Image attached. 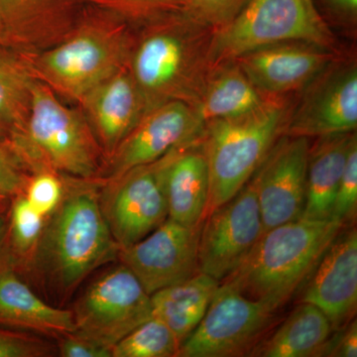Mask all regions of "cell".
<instances>
[{
	"instance_id": "35",
	"label": "cell",
	"mask_w": 357,
	"mask_h": 357,
	"mask_svg": "<svg viewBox=\"0 0 357 357\" xmlns=\"http://www.w3.org/2000/svg\"><path fill=\"white\" fill-rule=\"evenodd\" d=\"M321 356H357L356 319H352L344 328L335 331V335H331L321 351Z\"/></svg>"
},
{
	"instance_id": "15",
	"label": "cell",
	"mask_w": 357,
	"mask_h": 357,
	"mask_svg": "<svg viewBox=\"0 0 357 357\" xmlns=\"http://www.w3.org/2000/svg\"><path fill=\"white\" fill-rule=\"evenodd\" d=\"M309 149V138L281 136L253 175L263 234L303 218Z\"/></svg>"
},
{
	"instance_id": "32",
	"label": "cell",
	"mask_w": 357,
	"mask_h": 357,
	"mask_svg": "<svg viewBox=\"0 0 357 357\" xmlns=\"http://www.w3.org/2000/svg\"><path fill=\"white\" fill-rule=\"evenodd\" d=\"M357 210V138H352L347 162L338 184L332 218L347 225L356 220Z\"/></svg>"
},
{
	"instance_id": "8",
	"label": "cell",
	"mask_w": 357,
	"mask_h": 357,
	"mask_svg": "<svg viewBox=\"0 0 357 357\" xmlns=\"http://www.w3.org/2000/svg\"><path fill=\"white\" fill-rule=\"evenodd\" d=\"M278 312L220 282L203 319L181 345L177 356H249L274 330Z\"/></svg>"
},
{
	"instance_id": "14",
	"label": "cell",
	"mask_w": 357,
	"mask_h": 357,
	"mask_svg": "<svg viewBox=\"0 0 357 357\" xmlns=\"http://www.w3.org/2000/svg\"><path fill=\"white\" fill-rule=\"evenodd\" d=\"M202 225L185 227L167 218L144 238L119 250L122 264L135 275L150 296L188 280L199 272Z\"/></svg>"
},
{
	"instance_id": "19",
	"label": "cell",
	"mask_w": 357,
	"mask_h": 357,
	"mask_svg": "<svg viewBox=\"0 0 357 357\" xmlns=\"http://www.w3.org/2000/svg\"><path fill=\"white\" fill-rule=\"evenodd\" d=\"M77 105L95 133L105 161L147 112L128 66L89 91Z\"/></svg>"
},
{
	"instance_id": "18",
	"label": "cell",
	"mask_w": 357,
	"mask_h": 357,
	"mask_svg": "<svg viewBox=\"0 0 357 357\" xmlns=\"http://www.w3.org/2000/svg\"><path fill=\"white\" fill-rule=\"evenodd\" d=\"M89 0H0L6 46L33 55L57 44L70 31Z\"/></svg>"
},
{
	"instance_id": "27",
	"label": "cell",
	"mask_w": 357,
	"mask_h": 357,
	"mask_svg": "<svg viewBox=\"0 0 357 357\" xmlns=\"http://www.w3.org/2000/svg\"><path fill=\"white\" fill-rule=\"evenodd\" d=\"M180 347L168 326L153 317L119 340L112 354V357H174Z\"/></svg>"
},
{
	"instance_id": "37",
	"label": "cell",
	"mask_w": 357,
	"mask_h": 357,
	"mask_svg": "<svg viewBox=\"0 0 357 357\" xmlns=\"http://www.w3.org/2000/svg\"><path fill=\"white\" fill-rule=\"evenodd\" d=\"M18 266L17 259L11 248L9 239L8 208L0 213V275L6 270Z\"/></svg>"
},
{
	"instance_id": "28",
	"label": "cell",
	"mask_w": 357,
	"mask_h": 357,
	"mask_svg": "<svg viewBox=\"0 0 357 357\" xmlns=\"http://www.w3.org/2000/svg\"><path fill=\"white\" fill-rule=\"evenodd\" d=\"M8 218L11 248L20 265L31 260L43 234L47 218L35 210L23 195L13 199Z\"/></svg>"
},
{
	"instance_id": "26",
	"label": "cell",
	"mask_w": 357,
	"mask_h": 357,
	"mask_svg": "<svg viewBox=\"0 0 357 357\" xmlns=\"http://www.w3.org/2000/svg\"><path fill=\"white\" fill-rule=\"evenodd\" d=\"M37 81L26 54L0 45V142L24 126Z\"/></svg>"
},
{
	"instance_id": "29",
	"label": "cell",
	"mask_w": 357,
	"mask_h": 357,
	"mask_svg": "<svg viewBox=\"0 0 357 357\" xmlns=\"http://www.w3.org/2000/svg\"><path fill=\"white\" fill-rule=\"evenodd\" d=\"M89 3L130 25H141L164 14L180 10V0H89Z\"/></svg>"
},
{
	"instance_id": "24",
	"label": "cell",
	"mask_w": 357,
	"mask_h": 357,
	"mask_svg": "<svg viewBox=\"0 0 357 357\" xmlns=\"http://www.w3.org/2000/svg\"><path fill=\"white\" fill-rule=\"evenodd\" d=\"M333 333L328 317L318 307L299 303L290 316L268 333L249 356H321Z\"/></svg>"
},
{
	"instance_id": "1",
	"label": "cell",
	"mask_w": 357,
	"mask_h": 357,
	"mask_svg": "<svg viewBox=\"0 0 357 357\" xmlns=\"http://www.w3.org/2000/svg\"><path fill=\"white\" fill-rule=\"evenodd\" d=\"M134 35L128 69L148 110L171 102L196 109L211 70L213 30L180 10L143 23Z\"/></svg>"
},
{
	"instance_id": "30",
	"label": "cell",
	"mask_w": 357,
	"mask_h": 357,
	"mask_svg": "<svg viewBox=\"0 0 357 357\" xmlns=\"http://www.w3.org/2000/svg\"><path fill=\"white\" fill-rule=\"evenodd\" d=\"M63 174L52 170H40L30 174L26 184V199L35 210L48 218L55 211L64 198L66 181Z\"/></svg>"
},
{
	"instance_id": "23",
	"label": "cell",
	"mask_w": 357,
	"mask_h": 357,
	"mask_svg": "<svg viewBox=\"0 0 357 357\" xmlns=\"http://www.w3.org/2000/svg\"><path fill=\"white\" fill-rule=\"evenodd\" d=\"M272 98L258 89L236 61H229L211 68L196 110L204 123L236 119L261 109Z\"/></svg>"
},
{
	"instance_id": "13",
	"label": "cell",
	"mask_w": 357,
	"mask_h": 357,
	"mask_svg": "<svg viewBox=\"0 0 357 357\" xmlns=\"http://www.w3.org/2000/svg\"><path fill=\"white\" fill-rule=\"evenodd\" d=\"M204 121L195 107L171 102L148 110L114 153L105 159L102 180L119 177L162 157L203 133Z\"/></svg>"
},
{
	"instance_id": "7",
	"label": "cell",
	"mask_w": 357,
	"mask_h": 357,
	"mask_svg": "<svg viewBox=\"0 0 357 357\" xmlns=\"http://www.w3.org/2000/svg\"><path fill=\"white\" fill-rule=\"evenodd\" d=\"M290 41L337 51L335 35L314 0H248L234 20L213 32L211 67L260 47Z\"/></svg>"
},
{
	"instance_id": "25",
	"label": "cell",
	"mask_w": 357,
	"mask_h": 357,
	"mask_svg": "<svg viewBox=\"0 0 357 357\" xmlns=\"http://www.w3.org/2000/svg\"><path fill=\"white\" fill-rule=\"evenodd\" d=\"M220 282L198 272L184 282L151 295L153 317L172 331L182 345L203 319Z\"/></svg>"
},
{
	"instance_id": "5",
	"label": "cell",
	"mask_w": 357,
	"mask_h": 357,
	"mask_svg": "<svg viewBox=\"0 0 357 357\" xmlns=\"http://www.w3.org/2000/svg\"><path fill=\"white\" fill-rule=\"evenodd\" d=\"M4 144L29 174L52 170L81 180H100L105 154L83 112L66 105L40 81L24 126Z\"/></svg>"
},
{
	"instance_id": "22",
	"label": "cell",
	"mask_w": 357,
	"mask_h": 357,
	"mask_svg": "<svg viewBox=\"0 0 357 357\" xmlns=\"http://www.w3.org/2000/svg\"><path fill=\"white\" fill-rule=\"evenodd\" d=\"M356 131L317 138L310 145L307 165L306 206L302 218H332L333 202Z\"/></svg>"
},
{
	"instance_id": "16",
	"label": "cell",
	"mask_w": 357,
	"mask_h": 357,
	"mask_svg": "<svg viewBox=\"0 0 357 357\" xmlns=\"http://www.w3.org/2000/svg\"><path fill=\"white\" fill-rule=\"evenodd\" d=\"M300 289L299 303L318 307L333 332L352 321L357 306L356 227L338 232Z\"/></svg>"
},
{
	"instance_id": "3",
	"label": "cell",
	"mask_w": 357,
	"mask_h": 357,
	"mask_svg": "<svg viewBox=\"0 0 357 357\" xmlns=\"http://www.w3.org/2000/svg\"><path fill=\"white\" fill-rule=\"evenodd\" d=\"M98 10L88 13L86 9L57 44L27 55L36 79L62 100L79 102L128 65L135 35L130 24Z\"/></svg>"
},
{
	"instance_id": "12",
	"label": "cell",
	"mask_w": 357,
	"mask_h": 357,
	"mask_svg": "<svg viewBox=\"0 0 357 357\" xmlns=\"http://www.w3.org/2000/svg\"><path fill=\"white\" fill-rule=\"evenodd\" d=\"M284 135L323 137L354 132L357 128V67L335 59L302 89Z\"/></svg>"
},
{
	"instance_id": "34",
	"label": "cell",
	"mask_w": 357,
	"mask_h": 357,
	"mask_svg": "<svg viewBox=\"0 0 357 357\" xmlns=\"http://www.w3.org/2000/svg\"><path fill=\"white\" fill-rule=\"evenodd\" d=\"M30 174L3 142H0V197L13 199L24 194Z\"/></svg>"
},
{
	"instance_id": "20",
	"label": "cell",
	"mask_w": 357,
	"mask_h": 357,
	"mask_svg": "<svg viewBox=\"0 0 357 357\" xmlns=\"http://www.w3.org/2000/svg\"><path fill=\"white\" fill-rule=\"evenodd\" d=\"M162 181L168 218L197 227L206 215L210 191L208 167L202 135L162 157Z\"/></svg>"
},
{
	"instance_id": "21",
	"label": "cell",
	"mask_w": 357,
	"mask_h": 357,
	"mask_svg": "<svg viewBox=\"0 0 357 357\" xmlns=\"http://www.w3.org/2000/svg\"><path fill=\"white\" fill-rule=\"evenodd\" d=\"M0 326L60 338L76 333L73 312L45 302L14 268L0 275Z\"/></svg>"
},
{
	"instance_id": "38",
	"label": "cell",
	"mask_w": 357,
	"mask_h": 357,
	"mask_svg": "<svg viewBox=\"0 0 357 357\" xmlns=\"http://www.w3.org/2000/svg\"><path fill=\"white\" fill-rule=\"evenodd\" d=\"M323 6L335 15L344 20H356L357 0H319Z\"/></svg>"
},
{
	"instance_id": "17",
	"label": "cell",
	"mask_w": 357,
	"mask_h": 357,
	"mask_svg": "<svg viewBox=\"0 0 357 357\" xmlns=\"http://www.w3.org/2000/svg\"><path fill=\"white\" fill-rule=\"evenodd\" d=\"M337 57L332 49L290 41L260 47L234 61L265 95L287 96L302 91Z\"/></svg>"
},
{
	"instance_id": "33",
	"label": "cell",
	"mask_w": 357,
	"mask_h": 357,
	"mask_svg": "<svg viewBox=\"0 0 357 357\" xmlns=\"http://www.w3.org/2000/svg\"><path fill=\"white\" fill-rule=\"evenodd\" d=\"M52 352L48 342L32 333L0 326V357H42L52 356Z\"/></svg>"
},
{
	"instance_id": "39",
	"label": "cell",
	"mask_w": 357,
	"mask_h": 357,
	"mask_svg": "<svg viewBox=\"0 0 357 357\" xmlns=\"http://www.w3.org/2000/svg\"><path fill=\"white\" fill-rule=\"evenodd\" d=\"M7 203H8V199L0 197V213H3L8 208V204Z\"/></svg>"
},
{
	"instance_id": "31",
	"label": "cell",
	"mask_w": 357,
	"mask_h": 357,
	"mask_svg": "<svg viewBox=\"0 0 357 357\" xmlns=\"http://www.w3.org/2000/svg\"><path fill=\"white\" fill-rule=\"evenodd\" d=\"M248 0H180V11L213 32L229 23Z\"/></svg>"
},
{
	"instance_id": "4",
	"label": "cell",
	"mask_w": 357,
	"mask_h": 357,
	"mask_svg": "<svg viewBox=\"0 0 357 357\" xmlns=\"http://www.w3.org/2000/svg\"><path fill=\"white\" fill-rule=\"evenodd\" d=\"M344 227L333 218H300L275 227L262 234L241 265L222 282L280 311Z\"/></svg>"
},
{
	"instance_id": "36",
	"label": "cell",
	"mask_w": 357,
	"mask_h": 357,
	"mask_svg": "<svg viewBox=\"0 0 357 357\" xmlns=\"http://www.w3.org/2000/svg\"><path fill=\"white\" fill-rule=\"evenodd\" d=\"M59 354L63 357H112V349L75 333L61 337Z\"/></svg>"
},
{
	"instance_id": "10",
	"label": "cell",
	"mask_w": 357,
	"mask_h": 357,
	"mask_svg": "<svg viewBox=\"0 0 357 357\" xmlns=\"http://www.w3.org/2000/svg\"><path fill=\"white\" fill-rule=\"evenodd\" d=\"M263 234L255 176L236 196L204 218L199 239V270L222 282L252 250Z\"/></svg>"
},
{
	"instance_id": "9",
	"label": "cell",
	"mask_w": 357,
	"mask_h": 357,
	"mask_svg": "<svg viewBox=\"0 0 357 357\" xmlns=\"http://www.w3.org/2000/svg\"><path fill=\"white\" fill-rule=\"evenodd\" d=\"M72 312L75 335L109 349L153 318L151 296L123 264L93 281Z\"/></svg>"
},
{
	"instance_id": "6",
	"label": "cell",
	"mask_w": 357,
	"mask_h": 357,
	"mask_svg": "<svg viewBox=\"0 0 357 357\" xmlns=\"http://www.w3.org/2000/svg\"><path fill=\"white\" fill-rule=\"evenodd\" d=\"M292 107L286 96H274L252 114L204 123L202 140L210 178L206 215L248 184L284 135Z\"/></svg>"
},
{
	"instance_id": "11",
	"label": "cell",
	"mask_w": 357,
	"mask_h": 357,
	"mask_svg": "<svg viewBox=\"0 0 357 357\" xmlns=\"http://www.w3.org/2000/svg\"><path fill=\"white\" fill-rule=\"evenodd\" d=\"M102 195L103 215L121 249L138 243L168 218L161 159L103 180Z\"/></svg>"
},
{
	"instance_id": "40",
	"label": "cell",
	"mask_w": 357,
	"mask_h": 357,
	"mask_svg": "<svg viewBox=\"0 0 357 357\" xmlns=\"http://www.w3.org/2000/svg\"><path fill=\"white\" fill-rule=\"evenodd\" d=\"M0 45H6V43H4L3 33H2L1 28H0Z\"/></svg>"
},
{
	"instance_id": "2",
	"label": "cell",
	"mask_w": 357,
	"mask_h": 357,
	"mask_svg": "<svg viewBox=\"0 0 357 357\" xmlns=\"http://www.w3.org/2000/svg\"><path fill=\"white\" fill-rule=\"evenodd\" d=\"M96 181L72 178L32 256L49 284L63 294L72 292L121 250L93 188Z\"/></svg>"
}]
</instances>
